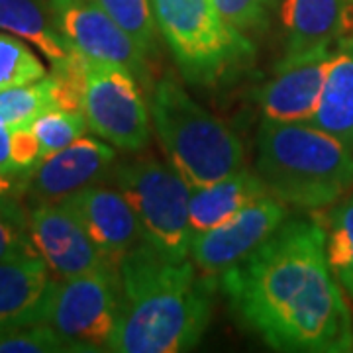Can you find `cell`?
Masks as SVG:
<instances>
[{
	"label": "cell",
	"instance_id": "cell-10",
	"mask_svg": "<svg viewBox=\"0 0 353 353\" xmlns=\"http://www.w3.org/2000/svg\"><path fill=\"white\" fill-rule=\"evenodd\" d=\"M28 230L34 252L46 261L57 281L114 267L63 202L30 206Z\"/></svg>",
	"mask_w": 353,
	"mask_h": 353
},
{
	"label": "cell",
	"instance_id": "cell-17",
	"mask_svg": "<svg viewBox=\"0 0 353 353\" xmlns=\"http://www.w3.org/2000/svg\"><path fill=\"white\" fill-rule=\"evenodd\" d=\"M347 0H283L281 26L285 53L332 46L340 38Z\"/></svg>",
	"mask_w": 353,
	"mask_h": 353
},
{
	"label": "cell",
	"instance_id": "cell-23",
	"mask_svg": "<svg viewBox=\"0 0 353 353\" xmlns=\"http://www.w3.org/2000/svg\"><path fill=\"white\" fill-rule=\"evenodd\" d=\"M48 77V69L28 41L0 32V92L36 83Z\"/></svg>",
	"mask_w": 353,
	"mask_h": 353
},
{
	"label": "cell",
	"instance_id": "cell-21",
	"mask_svg": "<svg viewBox=\"0 0 353 353\" xmlns=\"http://www.w3.org/2000/svg\"><path fill=\"white\" fill-rule=\"evenodd\" d=\"M51 108L59 106L55 97V79L50 73L36 83L0 92V124L12 130L28 128Z\"/></svg>",
	"mask_w": 353,
	"mask_h": 353
},
{
	"label": "cell",
	"instance_id": "cell-7",
	"mask_svg": "<svg viewBox=\"0 0 353 353\" xmlns=\"http://www.w3.org/2000/svg\"><path fill=\"white\" fill-rule=\"evenodd\" d=\"M81 110L92 134L122 152H139L152 138V112L128 67L81 55Z\"/></svg>",
	"mask_w": 353,
	"mask_h": 353
},
{
	"label": "cell",
	"instance_id": "cell-30",
	"mask_svg": "<svg viewBox=\"0 0 353 353\" xmlns=\"http://www.w3.org/2000/svg\"><path fill=\"white\" fill-rule=\"evenodd\" d=\"M0 167H14L12 163V128L0 124Z\"/></svg>",
	"mask_w": 353,
	"mask_h": 353
},
{
	"label": "cell",
	"instance_id": "cell-12",
	"mask_svg": "<svg viewBox=\"0 0 353 353\" xmlns=\"http://www.w3.org/2000/svg\"><path fill=\"white\" fill-rule=\"evenodd\" d=\"M334 43L285 53L259 94L263 120L310 122L326 85Z\"/></svg>",
	"mask_w": 353,
	"mask_h": 353
},
{
	"label": "cell",
	"instance_id": "cell-4",
	"mask_svg": "<svg viewBox=\"0 0 353 353\" xmlns=\"http://www.w3.org/2000/svg\"><path fill=\"white\" fill-rule=\"evenodd\" d=\"M152 124L169 165L192 187H204L243 169V145L230 128L201 106L171 75L152 94Z\"/></svg>",
	"mask_w": 353,
	"mask_h": 353
},
{
	"label": "cell",
	"instance_id": "cell-29",
	"mask_svg": "<svg viewBox=\"0 0 353 353\" xmlns=\"http://www.w3.org/2000/svg\"><path fill=\"white\" fill-rule=\"evenodd\" d=\"M32 169L0 167V202L26 199Z\"/></svg>",
	"mask_w": 353,
	"mask_h": 353
},
{
	"label": "cell",
	"instance_id": "cell-28",
	"mask_svg": "<svg viewBox=\"0 0 353 353\" xmlns=\"http://www.w3.org/2000/svg\"><path fill=\"white\" fill-rule=\"evenodd\" d=\"M12 163L18 169H34L39 163V143L30 126L12 130Z\"/></svg>",
	"mask_w": 353,
	"mask_h": 353
},
{
	"label": "cell",
	"instance_id": "cell-11",
	"mask_svg": "<svg viewBox=\"0 0 353 353\" xmlns=\"http://www.w3.org/2000/svg\"><path fill=\"white\" fill-rule=\"evenodd\" d=\"M285 202L273 194H265L224 224L192 236L190 259L204 275L226 273L257 250L285 222Z\"/></svg>",
	"mask_w": 353,
	"mask_h": 353
},
{
	"label": "cell",
	"instance_id": "cell-32",
	"mask_svg": "<svg viewBox=\"0 0 353 353\" xmlns=\"http://www.w3.org/2000/svg\"><path fill=\"white\" fill-rule=\"evenodd\" d=\"M350 39H353V38H350Z\"/></svg>",
	"mask_w": 353,
	"mask_h": 353
},
{
	"label": "cell",
	"instance_id": "cell-15",
	"mask_svg": "<svg viewBox=\"0 0 353 353\" xmlns=\"http://www.w3.org/2000/svg\"><path fill=\"white\" fill-rule=\"evenodd\" d=\"M55 285L38 253L0 261V332L43 322Z\"/></svg>",
	"mask_w": 353,
	"mask_h": 353
},
{
	"label": "cell",
	"instance_id": "cell-22",
	"mask_svg": "<svg viewBox=\"0 0 353 353\" xmlns=\"http://www.w3.org/2000/svg\"><path fill=\"white\" fill-rule=\"evenodd\" d=\"M30 130L39 143V163L53 153L61 152L79 138L87 136L88 128L85 114L67 108H51L36 118Z\"/></svg>",
	"mask_w": 353,
	"mask_h": 353
},
{
	"label": "cell",
	"instance_id": "cell-8",
	"mask_svg": "<svg viewBox=\"0 0 353 353\" xmlns=\"http://www.w3.org/2000/svg\"><path fill=\"white\" fill-rule=\"evenodd\" d=\"M122 314L118 269L57 281L46 320L73 352H108Z\"/></svg>",
	"mask_w": 353,
	"mask_h": 353
},
{
	"label": "cell",
	"instance_id": "cell-25",
	"mask_svg": "<svg viewBox=\"0 0 353 353\" xmlns=\"http://www.w3.org/2000/svg\"><path fill=\"white\" fill-rule=\"evenodd\" d=\"M71 345L48 322L0 332V353H69Z\"/></svg>",
	"mask_w": 353,
	"mask_h": 353
},
{
	"label": "cell",
	"instance_id": "cell-3",
	"mask_svg": "<svg viewBox=\"0 0 353 353\" xmlns=\"http://www.w3.org/2000/svg\"><path fill=\"white\" fill-rule=\"evenodd\" d=\"M255 173L281 202L322 208L340 201L353 185V152L310 122L263 120Z\"/></svg>",
	"mask_w": 353,
	"mask_h": 353
},
{
	"label": "cell",
	"instance_id": "cell-14",
	"mask_svg": "<svg viewBox=\"0 0 353 353\" xmlns=\"http://www.w3.org/2000/svg\"><path fill=\"white\" fill-rule=\"evenodd\" d=\"M61 202L81 220L88 236L114 267H118L124 255L143 241L138 218L114 185L108 187L97 183Z\"/></svg>",
	"mask_w": 353,
	"mask_h": 353
},
{
	"label": "cell",
	"instance_id": "cell-26",
	"mask_svg": "<svg viewBox=\"0 0 353 353\" xmlns=\"http://www.w3.org/2000/svg\"><path fill=\"white\" fill-rule=\"evenodd\" d=\"M30 253L36 252L28 230V208L22 201L0 202V261Z\"/></svg>",
	"mask_w": 353,
	"mask_h": 353
},
{
	"label": "cell",
	"instance_id": "cell-16",
	"mask_svg": "<svg viewBox=\"0 0 353 353\" xmlns=\"http://www.w3.org/2000/svg\"><path fill=\"white\" fill-rule=\"evenodd\" d=\"M271 194L263 179L248 169L204 187L190 189V232L192 236L224 224L245 206Z\"/></svg>",
	"mask_w": 353,
	"mask_h": 353
},
{
	"label": "cell",
	"instance_id": "cell-1",
	"mask_svg": "<svg viewBox=\"0 0 353 353\" xmlns=\"http://www.w3.org/2000/svg\"><path fill=\"white\" fill-rule=\"evenodd\" d=\"M241 322L277 352L353 350V324L324 245V228L290 220L222 273Z\"/></svg>",
	"mask_w": 353,
	"mask_h": 353
},
{
	"label": "cell",
	"instance_id": "cell-2",
	"mask_svg": "<svg viewBox=\"0 0 353 353\" xmlns=\"http://www.w3.org/2000/svg\"><path fill=\"white\" fill-rule=\"evenodd\" d=\"M122 314L114 353H181L202 340L212 316V275L192 259L171 261L143 240L118 265Z\"/></svg>",
	"mask_w": 353,
	"mask_h": 353
},
{
	"label": "cell",
	"instance_id": "cell-24",
	"mask_svg": "<svg viewBox=\"0 0 353 353\" xmlns=\"http://www.w3.org/2000/svg\"><path fill=\"white\" fill-rule=\"evenodd\" d=\"M118 24L126 30L148 55L157 48V24L153 18L152 0H97Z\"/></svg>",
	"mask_w": 353,
	"mask_h": 353
},
{
	"label": "cell",
	"instance_id": "cell-18",
	"mask_svg": "<svg viewBox=\"0 0 353 353\" xmlns=\"http://www.w3.org/2000/svg\"><path fill=\"white\" fill-rule=\"evenodd\" d=\"M310 124L343 141L353 152V39L336 41L326 85Z\"/></svg>",
	"mask_w": 353,
	"mask_h": 353
},
{
	"label": "cell",
	"instance_id": "cell-5",
	"mask_svg": "<svg viewBox=\"0 0 353 353\" xmlns=\"http://www.w3.org/2000/svg\"><path fill=\"white\" fill-rule=\"evenodd\" d=\"M153 18L189 83L216 85L252 57L253 46L224 22L212 0H152Z\"/></svg>",
	"mask_w": 353,
	"mask_h": 353
},
{
	"label": "cell",
	"instance_id": "cell-13",
	"mask_svg": "<svg viewBox=\"0 0 353 353\" xmlns=\"http://www.w3.org/2000/svg\"><path fill=\"white\" fill-rule=\"evenodd\" d=\"M116 148L99 136H83L32 169L26 199L32 206L61 202L112 175Z\"/></svg>",
	"mask_w": 353,
	"mask_h": 353
},
{
	"label": "cell",
	"instance_id": "cell-9",
	"mask_svg": "<svg viewBox=\"0 0 353 353\" xmlns=\"http://www.w3.org/2000/svg\"><path fill=\"white\" fill-rule=\"evenodd\" d=\"M59 34L71 50L99 61L128 67L139 81L148 77L145 53L97 0H48Z\"/></svg>",
	"mask_w": 353,
	"mask_h": 353
},
{
	"label": "cell",
	"instance_id": "cell-20",
	"mask_svg": "<svg viewBox=\"0 0 353 353\" xmlns=\"http://www.w3.org/2000/svg\"><path fill=\"white\" fill-rule=\"evenodd\" d=\"M322 228L330 269L341 290L353 299V194L330 210Z\"/></svg>",
	"mask_w": 353,
	"mask_h": 353
},
{
	"label": "cell",
	"instance_id": "cell-27",
	"mask_svg": "<svg viewBox=\"0 0 353 353\" xmlns=\"http://www.w3.org/2000/svg\"><path fill=\"white\" fill-rule=\"evenodd\" d=\"M218 14L224 22L236 28L238 32L259 30L267 24L275 0H212Z\"/></svg>",
	"mask_w": 353,
	"mask_h": 353
},
{
	"label": "cell",
	"instance_id": "cell-19",
	"mask_svg": "<svg viewBox=\"0 0 353 353\" xmlns=\"http://www.w3.org/2000/svg\"><path fill=\"white\" fill-rule=\"evenodd\" d=\"M0 32L38 48L51 67H61L75 53L59 34L46 0H0Z\"/></svg>",
	"mask_w": 353,
	"mask_h": 353
},
{
	"label": "cell",
	"instance_id": "cell-31",
	"mask_svg": "<svg viewBox=\"0 0 353 353\" xmlns=\"http://www.w3.org/2000/svg\"><path fill=\"white\" fill-rule=\"evenodd\" d=\"M340 38H353V0H347V2H345V8H343V20H341Z\"/></svg>",
	"mask_w": 353,
	"mask_h": 353
},
{
	"label": "cell",
	"instance_id": "cell-6",
	"mask_svg": "<svg viewBox=\"0 0 353 353\" xmlns=\"http://www.w3.org/2000/svg\"><path fill=\"white\" fill-rule=\"evenodd\" d=\"M114 187L138 218L143 240L171 261L190 259V185L152 157L114 165Z\"/></svg>",
	"mask_w": 353,
	"mask_h": 353
}]
</instances>
